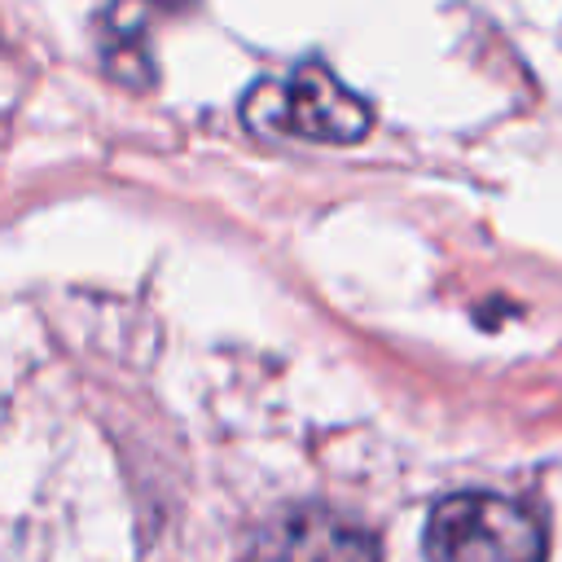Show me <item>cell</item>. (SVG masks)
I'll list each match as a JSON object with an SVG mask.
<instances>
[{"instance_id": "obj_1", "label": "cell", "mask_w": 562, "mask_h": 562, "mask_svg": "<svg viewBox=\"0 0 562 562\" xmlns=\"http://www.w3.org/2000/svg\"><path fill=\"white\" fill-rule=\"evenodd\" d=\"M426 562H544L549 531L522 501L496 492L443 496L422 531Z\"/></svg>"}, {"instance_id": "obj_2", "label": "cell", "mask_w": 562, "mask_h": 562, "mask_svg": "<svg viewBox=\"0 0 562 562\" xmlns=\"http://www.w3.org/2000/svg\"><path fill=\"white\" fill-rule=\"evenodd\" d=\"M255 132H290L325 145H351L373 127V110L321 61H303L285 83H259L241 101Z\"/></svg>"}, {"instance_id": "obj_3", "label": "cell", "mask_w": 562, "mask_h": 562, "mask_svg": "<svg viewBox=\"0 0 562 562\" xmlns=\"http://www.w3.org/2000/svg\"><path fill=\"white\" fill-rule=\"evenodd\" d=\"M241 562H382V544L369 527L307 505L263 527Z\"/></svg>"}]
</instances>
